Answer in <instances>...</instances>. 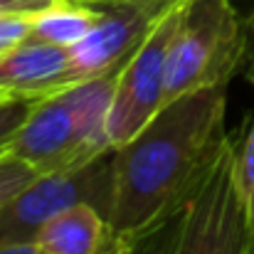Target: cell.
Returning a JSON list of instances; mask_svg holds the SVG:
<instances>
[{
  "mask_svg": "<svg viewBox=\"0 0 254 254\" xmlns=\"http://www.w3.org/2000/svg\"><path fill=\"white\" fill-rule=\"evenodd\" d=\"M227 86L168 101L114 151L109 227L116 245L138 250L190 205L230 146Z\"/></svg>",
  "mask_w": 254,
  "mask_h": 254,
  "instance_id": "6da1fadb",
  "label": "cell"
},
{
  "mask_svg": "<svg viewBox=\"0 0 254 254\" xmlns=\"http://www.w3.org/2000/svg\"><path fill=\"white\" fill-rule=\"evenodd\" d=\"M116 77L119 69L37 99L7 151L40 175L69 173L111 153L109 116Z\"/></svg>",
  "mask_w": 254,
  "mask_h": 254,
  "instance_id": "7a4b0ae2",
  "label": "cell"
},
{
  "mask_svg": "<svg viewBox=\"0 0 254 254\" xmlns=\"http://www.w3.org/2000/svg\"><path fill=\"white\" fill-rule=\"evenodd\" d=\"M242 64L245 15L232 0H180L168 57L166 104L192 91L230 86Z\"/></svg>",
  "mask_w": 254,
  "mask_h": 254,
  "instance_id": "3957f363",
  "label": "cell"
},
{
  "mask_svg": "<svg viewBox=\"0 0 254 254\" xmlns=\"http://www.w3.org/2000/svg\"><path fill=\"white\" fill-rule=\"evenodd\" d=\"M114 151L69 173L40 175L7 200L0 207V247L32 242L47 220L79 202L96 205L109 217L114 195Z\"/></svg>",
  "mask_w": 254,
  "mask_h": 254,
  "instance_id": "277c9868",
  "label": "cell"
},
{
  "mask_svg": "<svg viewBox=\"0 0 254 254\" xmlns=\"http://www.w3.org/2000/svg\"><path fill=\"white\" fill-rule=\"evenodd\" d=\"M175 222L168 254H254L235 183L232 133L220 163Z\"/></svg>",
  "mask_w": 254,
  "mask_h": 254,
  "instance_id": "5b68a950",
  "label": "cell"
},
{
  "mask_svg": "<svg viewBox=\"0 0 254 254\" xmlns=\"http://www.w3.org/2000/svg\"><path fill=\"white\" fill-rule=\"evenodd\" d=\"M178 7L180 0L161 15L141 47L119 69L109 116V141L114 148L133 138L166 104L168 57L178 25Z\"/></svg>",
  "mask_w": 254,
  "mask_h": 254,
  "instance_id": "8992f818",
  "label": "cell"
},
{
  "mask_svg": "<svg viewBox=\"0 0 254 254\" xmlns=\"http://www.w3.org/2000/svg\"><path fill=\"white\" fill-rule=\"evenodd\" d=\"M168 7L170 5H101V15L91 32L72 47V60L82 79L121 69Z\"/></svg>",
  "mask_w": 254,
  "mask_h": 254,
  "instance_id": "52a82bcc",
  "label": "cell"
},
{
  "mask_svg": "<svg viewBox=\"0 0 254 254\" xmlns=\"http://www.w3.org/2000/svg\"><path fill=\"white\" fill-rule=\"evenodd\" d=\"M82 82L69 47L27 35L12 50L0 55V94L42 99Z\"/></svg>",
  "mask_w": 254,
  "mask_h": 254,
  "instance_id": "ba28073f",
  "label": "cell"
},
{
  "mask_svg": "<svg viewBox=\"0 0 254 254\" xmlns=\"http://www.w3.org/2000/svg\"><path fill=\"white\" fill-rule=\"evenodd\" d=\"M32 245L40 254H111L116 247L106 212L91 202L57 212L35 235Z\"/></svg>",
  "mask_w": 254,
  "mask_h": 254,
  "instance_id": "9c48e42d",
  "label": "cell"
},
{
  "mask_svg": "<svg viewBox=\"0 0 254 254\" xmlns=\"http://www.w3.org/2000/svg\"><path fill=\"white\" fill-rule=\"evenodd\" d=\"M99 15H101V5L82 2V0H55L52 5H47L32 17L30 35L72 50L91 32Z\"/></svg>",
  "mask_w": 254,
  "mask_h": 254,
  "instance_id": "30bf717a",
  "label": "cell"
},
{
  "mask_svg": "<svg viewBox=\"0 0 254 254\" xmlns=\"http://www.w3.org/2000/svg\"><path fill=\"white\" fill-rule=\"evenodd\" d=\"M232 146H235V183L254 250V109L242 121V126L232 133Z\"/></svg>",
  "mask_w": 254,
  "mask_h": 254,
  "instance_id": "8fae6325",
  "label": "cell"
},
{
  "mask_svg": "<svg viewBox=\"0 0 254 254\" xmlns=\"http://www.w3.org/2000/svg\"><path fill=\"white\" fill-rule=\"evenodd\" d=\"M37 178H40V173L32 166H27L10 151H2L0 153V207L7 200H12L17 192H22Z\"/></svg>",
  "mask_w": 254,
  "mask_h": 254,
  "instance_id": "7c38bea8",
  "label": "cell"
},
{
  "mask_svg": "<svg viewBox=\"0 0 254 254\" xmlns=\"http://www.w3.org/2000/svg\"><path fill=\"white\" fill-rule=\"evenodd\" d=\"M37 99H25V96H0V151L10 146L15 133L22 128L27 121L32 106Z\"/></svg>",
  "mask_w": 254,
  "mask_h": 254,
  "instance_id": "4fadbf2b",
  "label": "cell"
},
{
  "mask_svg": "<svg viewBox=\"0 0 254 254\" xmlns=\"http://www.w3.org/2000/svg\"><path fill=\"white\" fill-rule=\"evenodd\" d=\"M32 30V17L22 15H0V55L12 50L17 42H22Z\"/></svg>",
  "mask_w": 254,
  "mask_h": 254,
  "instance_id": "5bb4252c",
  "label": "cell"
},
{
  "mask_svg": "<svg viewBox=\"0 0 254 254\" xmlns=\"http://www.w3.org/2000/svg\"><path fill=\"white\" fill-rule=\"evenodd\" d=\"M55 0H0V15H22L35 17L40 10L52 5Z\"/></svg>",
  "mask_w": 254,
  "mask_h": 254,
  "instance_id": "9a60e30c",
  "label": "cell"
},
{
  "mask_svg": "<svg viewBox=\"0 0 254 254\" xmlns=\"http://www.w3.org/2000/svg\"><path fill=\"white\" fill-rule=\"evenodd\" d=\"M242 74L254 86V7L245 15V64H242Z\"/></svg>",
  "mask_w": 254,
  "mask_h": 254,
  "instance_id": "2e32d148",
  "label": "cell"
},
{
  "mask_svg": "<svg viewBox=\"0 0 254 254\" xmlns=\"http://www.w3.org/2000/svg\"><path fill=\"white\" fill-rule=\"evenodd\" d=\"M94 5H173L178 0H82Z\"/></svg>",
  "mask_w": 254,
  "mask_h": 254,
  "instance_id": "e0dca14e",
  "label": "cell"
},
{
  "mask_svg": "<svg viewBox=\"0 0 254 254\" xmlns=\"http://www.w3.org/2000/svg\"><path fill=\"white\" fill-rule=\"evenodd\" d=\"M0 254H40L32 242H22V245H5L0 247Z\"/></svg>",
  "mask_w": 254,
  "mask_h": 254,
  "instance_id": "ac0fdd59",
  "label": "cell"
},
{
  "mask_svg": "<svg viewBox=\"0 0 254 254\" xmlns=\"http://www.w3.org/2000/svg\"><path fill=\"white\" fill-rule=\"evenodd\" d=\"M111 254H136L133 250H126V247H121V245H116L114 250H111Z\"/></svg>",
  "mask_w": 254,
  "mask_h": 254,
  "instance_id": "d6986e66",
  "label": "cell"
},
{
  "mask_svg": "<svg viewBox=\"0 0 254 254\" xmlns=\"http://www.w3.org/2000/svg\"><path fill=\"white\" fill-rule=\"evenodd\" d=\"M5 151H7V148H5ZM0 153H2V151H0Z\"/></svg>",
  "mask_w": 254,
  "mask_h": 254,
  "instance_id": "ffe728a7",
  "label": "cell"
},
{
  "mask_svg": "<svg viewBox=\"0 0 254 254\" xmlns=\"http://www.w3.org/2000/svg\"><path fill=\"white\" fill-rule=\"evenodd\" d=\"M0 96H2V94H0Z\"/></svg>",
  "mask_w": 254,
  "mask_h": 254,
  "instance_id": "44dd1931",
  "label": "cell"
}]
</instances>
